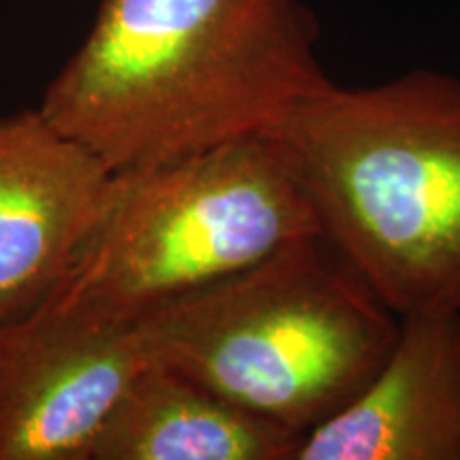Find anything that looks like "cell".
<instances>
[{
  "instance_id": "cell-4",
  "label": "cell",
  "mask_w": 460,
  "mask_h": 460,
  "mask_svg": "<svg viewBox=\"0 0 460 460\" xmlns=\"http://www.w3.org/2000/svg\"><path fill=\"white\" fill-rule=\"evenodd\" d=\"M320 234L278 137H245L113 172L105 205L48 298L115 320L154 309Z\"/></svg>"
},
{
  "instance_id": "cell-6",
  "label": "cell",
  "mask_w": 460,
  "mask_h": 460,
  "mask_svg": "<svg viewBox=\"0 0 460 460\" xmlns=\"http://www.w3.org/2000/svg\"><path fill=\"white\" fill-rule=\"evenodd\" d=\"M111 180L41 107L0 118V326L24 320L60 284Z\"/></svg>"
},
{
  "instance_id": "cell-2",
  "label": "cell",
  "mask_w": 460,
  "mask_h": 460,
  "mask_svg": "<svg viewBox=\"0 0 460 460\" xmlns=\"http://www.w3.org/2000/svg\"><path fill=\"white\" fill-rule=\"evenodd\" d=\"M271 135L320 234L393 312H460V79L418 68L324 84Z\"/></svg>"
},
{
  "instance_id": "cell-5",
  "label": "cell",
  "mask_w": 460,
  "mask_h": 460,
  "mask_svg": "<svg viewBox=\"0 0 460 460\" xmlns=\"http://www.w3.org/2000/svg\"><path fill=\"white\" fill-rule=\"evenodd\" d=\"M149 360L139 322L51 298L0 326V460H92L102 427Z\"/></svg>"
},
{
  "instance_id": "cell-8",
  "label": "cell",
  "mask_w": 460,
  "mask_h": 460,
  "mask_svg": "<svg viewBox=\"0 0 460 460\" xmlns=\"http://www.w3.org/2000/svg\"><path fill=\"white\" fill-rule=\"evenodd\" d=\"M301 437L152 358L115 405L92 460H292Z\"/></svg>"
},
{
  "instance_id": "cell-7",
  "label": "cell",
  "mask_w": 460,
  "mask_h": 460,
  "mask_svg": "<svg viewBox=\"0 0 460 460\" xmlns=\"http://www.w3.org/2000/svg\"><path fill=\"white\" fill-rule=\"evenodd\" d=\"M292 460H460V312L402 315L376 376Z\"/></svg>"
},
{
  "instance_id": "cell-1",
  "label": "cell",
  "mask_w": 460,
  "mask_h": 460,
  "mask_svg": "<svg viewBox=\"0 0 460 460\" xmlns=\"http://www.w3.org/2000/svg\"><path fill=\"white\" fill-rule=\"evenodd\" d=\"M303 0H99L41 111L111 172L267 135L331 82Z\"/></svg>"
},
{
  "instance_id": "cell-3",
  "label": "cell",
  "mask_w": 460,
  "mask_h": 460,
  "mask_svg": "<svg viewBox=\"0 0 460 460\" xmlns=\"http://www.w3.org/2000/svg\"><path fill=\"white\" fill-rule=\"evenodd\" d=\"M137 322L154 360L301 435L369 384L401 329L322 234Z\"/></svg>"
}]
</instances>
